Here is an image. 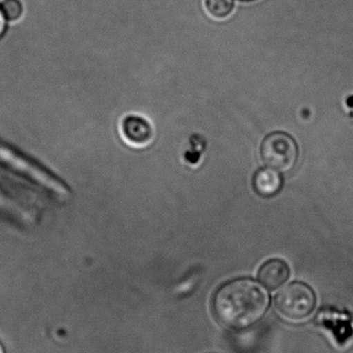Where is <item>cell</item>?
<instances>
[{"mask_svg":"<svg viewBox=\"0 0 353 353\" xmlns=\"http://www.w3.org/2000/svg\"><path fill=\"white\" fill-rule=\"evenodd\" d=\"M269 298L254 280L240 278L223 284L216 292L213 310L217 321L231 330L256 325L267 313Z\"/></svg>","mask_w":353,"mask_h":353,"instance_id":"cell-1","label":"cell"},{"mask_svg":"<svg viewBox=\"0 0 353 353\" xmlns=\"http://www.w3.org/2000/svg\"><path fill=\"white\" fill-rule=\"evenodd\" d=\"M259 153L265 167L280 173H286L296 167L300 157V148L292 134L274 132L263 139Z\"/></svg>","mask_w":353,"mask_h":353,"instance_id":"cell-2","label":"cell"},{"mask_svg":"<svg viewBox=\"0 0 353 353\" xmlns=\"http://www.w3.org/2000/svg\"><path fill=\"white\" fill-rule=\"evenodd\" d=\"M275 305L286 319L302 321L312 314L316 306V296L310 286L303 282H294L276 296Z\"/></svg>","mask_w":353,"mask_h":353,"instance_id":"cell-3","label":"cell"},{"mask_svg":"<svg viewBox=\"0 0 353 353\" xmlns=\"http://www.w3.org/2000/svg\"><path fill=\"white\" fill-rule=\"evenodd\" d=\"M122 132L126 142L137 147L147 146L155 136L151 124L140 116H126L122 120Z\"/></svg>","mask_w":353,"mask_h":353,"instance_id":"cell-4","label":"cell"},{"mask_svg":"<svg viewBox=\"0 0 353 353\" xmlns=\"http://www.w3.org/2000/svg\"><path fill=\"white\" fill-rule=\"evenodd\" d=\"M283 186V176L280 172L269 167L260 168L252 176L253 190L261 199H273L277 196Z\"/></svg>","mask_w":353,"mask_h":353,"instance_id":"cell-5","label":"cell"},{"mask_svg":"<svg viewBox=\"0 0 353 353\" xmlns=\"http://www.w3.org/2000/svg\"><path fill=\"white\" fill-rule=\"evenodd\" d=\"M289 265L280 259H269L258 271V280L265 288L274 290L281 288L290 277Z\"/></svg>","mask_w":353,"mask_h":353,"instance_id":"cell-6","label":"cell"},{"mask_svg":"<svg viewBox=\"0 0 353 353\" xmlns=\"http://www.w3.org/2000/svg\"><path fill=\"white\" fill-rule=\"evenodd\" d=\"M233 0H207V8L211 16L218 19L226 18L233 10Z\"/></svg>","mask_w":353,"mask_h":353,"instance_id":"cell-7","label":"cell"},{"mask_svg":"<svg viewBox=\"0 0 353 353\" xmlns=\"http://www.w3.org/2000/svg\"><path fill=\"white\" fill-rule=\"evenodd\" d=\"M22 10V6L18 0H6L2 6V12L8 20H16L20 18Z\"/></svg>","mask_w":353,"mask_h":353,"instance_id":"cell-8","label":"cell"},{"mask_svg":"<svg viewBox=\"0 0 353 353\" xmlns=\"http://www.w3.org/2000/svg\"><path fill=\"white\" fill-rule=\"evenodd\" d=\"M4 30H6V16H4L3 12L0 10V37L3 34Z\"/></svg>","mask_w":353,"mask_h":353,"instance_id":"cell-9","label":"cell"},{"mask_svg":"<svg viewBox=\"0 0 353 353\" xmlns=\"http://www.w3.org/2000/svg\"><path fill=\"white\" fill-rule=\"evenodd\" d=\"M0 353H4L3 347H2L1 344H0Z\"/></svg>","mask_w":353,"mask_h":353,"instance_id":"cell-10","label":"cell"},{"mask_svg":"<svg viewBox=\"0 0 353 353\" xmlns=\"http://www.w3.org/2000/svg\"><path fill=\"white\" fill-rule=\"evenodd\" d=\"M3 1V0H0V2Z\"/></svg>","mask_w":353,"mask_h":353,"instance_id":"cell-11","label":"cell"}]
</instances>
